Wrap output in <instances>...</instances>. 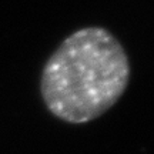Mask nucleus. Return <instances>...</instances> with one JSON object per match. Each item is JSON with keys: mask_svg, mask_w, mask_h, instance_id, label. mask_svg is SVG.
Segmentation results:
<instances>
[{"mask_svg": "<svg viewBox=\"0 0 154 154\" xmlns=\"http://www.w3.org/2000/svg\"><path fill=\"white\" fill-rule=\"evenodd\" d=\"M130 82L127 51L104 27H83L67 36L40 76L46 109L69 124H86L109 111Z\"/></svg>", "mask_w": 154, "mask_h": 154, "instance_id": "obj_1", "label": "nucleus"}]
</instances>
